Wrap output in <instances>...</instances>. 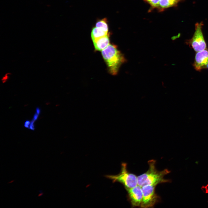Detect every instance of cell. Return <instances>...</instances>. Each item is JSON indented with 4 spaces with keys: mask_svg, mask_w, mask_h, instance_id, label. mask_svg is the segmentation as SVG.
I'll return each instance as SVG.
<instances>
[{
    "mask_svg": "<svg viewBox=\"0 0 208 208\" xmlns=\"http://www.w3.org/2000/svg\"><path fill=\"white\" fill-rule=\"evenodd\" d=\"M155 161L151 160L148 161L149 168L145 173L137 177L138 184L141 187L146 185L156 186L162 183L170 182V180L164 179V176L170 173V171L166 169L158 171L155 166Z\"/></svg>",
    "mask_w": 208,
    "mask_h": 208,
    "instance_id": "obj_1",
    "label": "cell"
},
{
    "mask_svg": "<svg viewBox=\"0 0 208 208\" xmlns=\"http://www.w3.org/2000/svg\"><path fill=\"white\" fill-rule=\"evenodd\" d=\"M102 55L112 74H117L125 59L116 46L109 44L102 51Z\"/></svg>",
    "mask_w": 208,
    "mask_h": 208,
    "instance_id": "obj_2",
    "label": "cell"
},
{
    "mask_svg": "<svg viewBox=\"0 0 208 208\" xmlns=\"http://www.w3.org/2000/svg\"><path fill=\"white\" fill-rule=\"evenodd\" d=\"M121 166V172L119 174L115 175H108L107 177L114 181L122 183L125 188H132L138 185L137 177L128 172L125 163H122Z\"/></svg>",
    "mask_w": 208,
    "mask_h": 208,
    "instance_id": "obj_3",
    "label": "cell"
},
{
    "mask_svg": "<svg viewBox=\"0 0 208 208\" xmlns=\"http://www.w3.org/2000/svg\"><path fill=\"white\" fill-rule=\"evenodd\" d=\"M203 25L202 22L196 23L195 25V31L192 37L186 42L187 44L197 52L205 49L207 47L202 30Z\"/></svg>",
    "mask_w": 208,
    "mask_h": 208,
    "instance_id": "obj_4",
    "label": "cell"
},
{
    "mask_svg": "<svg viewBox=\"0 0 208 208\" xmlns=\"http://www.w3.org/2000/svg\"><path fill=\"white\" fill-rule=\"evenodd\" d=\"M156 186L146 185L141 187L143 198L140 205L142 208L152 207L157 202L158 196L155 193Z\"/></svg>",
    "mask_w": 208,
    "mask_h": 208,
    "instance_id": "obj_5",
    "label": "cell"
},
{
    "mask_svg": "<svg viewBox=\"0 0 208 208\" xmlns=\"http://www.w3.org/2000/svg\"><path fill=\"white\" fill-rule=\"evenodd\" d=\"M125 189L127 192L132 206H140L143 198L141 187L138 185L132 188Z\"/></svg>",
    "mask_w": 208,
    "mask_h": 208,
    "instance_id": "obj_6",
    "label": "cell"
},
{
    "mask_svg": "<svg viewBox=\"0 0 208 208\" xmlns=\"http://www.w3.org/2000/svg\"><path fill=\"white\" fill-rule=\"evenodd\" d=\"M208 63V49L198 52L196 54L193 65L194 69L200 71L203 69L207 68Z\"/></svg>",
    "mask_w": 208,
    "mask_h": 208,
    "instance_id": "obj_7",
    "label": "cell"
},
{
    "mask_svg": "<svg viewBox=\"0 0 208 208\" xmlns=\"http://www.w3.org/2000/svg\"><path fill=\"white\" fill-rule=\"evenodd\" d=\"M93 42L96 50L102 51L109 44V35L96 39L93 41Z\"/></svg>",
    "mask_w": 208,
    "mask_h": 208,
    "instance_id": "obj_8",
    "label": "cell"
},
{
    "mask_svg": "<svg viewBox=\"0 0 208 208\" xmlns=\"http://www.w3.org/2000/svg\"><path fill=\"white\" fill-rule=\"evenodd\" d=\"M182 0H160L157 8L159 12L164 11L165 9L172 7H175Z\"/></svg>",
    "mask_w": 208,
    "mask_h": 208,
    "instance_id": "obj_9",
    "label": "cell"
},
{
    "mask_svg": "<svg viewBox=\"0 0 208 208\" xmlns=\"http://www.w3.org/2000/svg\"><path fill=\"white\" fill-rule=\"evenodd\" d=\"M107 35H108V33L96 27L92 29L91 33V37L93 41Z\"/></svg>",
    "mask_w": 208,
    "mask_h": 208,
    "instance_id": "obj_10",
    "label": "cell"
},
{
    "mask_svg": "<svg viewBox=\"0 0 208 208\" xmlns=\"http://www.w3.org/2000/svg\"><path fill=\"white\" fill-rule=\"evenodd\" d=\"M96 27L108 33V26L106 18H104L98 21L96 23Z\"/></svg>",
    "mask_w": 208,
    "mask_h": 208,
    "instance_id": "obj_11",
    "label": "cell"
},
{
    "mask_svg": "<svg viewBox=\"0 0 208 208\" xmlns=\"http://www.w3.org/2000/svg\"><path fill=\"white\" fill-rule=\"evenodd\" d=\"M150 5L151 10L158 8L160 0H143Z\"/></svg>",
    "mask_w": 208,
    "mask_h": 208,
    "instance_id": "obj_12",
    "label": "cell"
},
{
    "mask_svg": "<svg viewBox=\"0 0 208 208\" xmlns=\"http://www.w3.org/2000/svg\"><path fill=\"white\" fill-rule=\"evenodd\" d=\"M11 73H5L2 77L1 80L2 83H3L6 82L9 79Z\"/></svg>",
    "mask_w": 208,
    "mask_h": 208,
    "instance_id": "obj_13",
    "label": "cell"
},
{
    "mask_svg": "<svg viewBox=\"0 0 208 208\" xmlns=\"http://www.w3.org/2000/svg\"><path fill=\"white\" fill-rule=\"evenodd\" d=\"M35 121L33 119L31 120V123L29 125V129L31 130L34 131L35 129L34 122Z\"/></svg>",
    "mask_w": 208,
    "mask_h": 208,
    "instance_id": "obj_14",
    "label": "cell"
},
{
    "mask_svg": "<svg viewBox=\"0 0 208 208\" xmlns=\"http://www.w3.org/2000/svg\"><path fill=\"white\" fill-rule=\"evenodd\" d=\"M31 123V121L28 120H26L24 124V126L25 127L29 129V125H30Z\"/></svg>",
    "mask_w": 208,
    "mask_h": 208,
    "instance_id": "obj_15",
    "label": "cell"
},
{
    "mask_svg": "<svg viewBox=\"0 0 208 208\" xmlns=\"http://www.w3.org/2000/svg\"><path fill=\"white\" fill-rule=\"evenodd\" d=\"M39 115H38L36 112L34 114L33 116V119L35 121L37 120L38 119L39 117Z\"/></svg>",
    "mask_w": 208,
    "mask_h": 208,
    "instance_id": "obj_16",
    "label": "cell"
},
{
    "mask_svg": "<svg viewBox=\"0 0 208 208\" xmlns=\"http://www.w3.org/2000/svg\"><path fill=\"white\" fill-rule=\"evenodd\" d=\"M36 113L39 115L40 114L41 112L40 109L39 107H37L36 109Z\"/></svg>",
    "mask_w": 208,
    "mask_h": 208,
    "instance_id": "obj_17",
    "label": "cell"
},
{
    "mask_svg": "<svg viewBox=\"0 0 208 208\" xmlns=\"http://www.w3.org/2000/svg\"><path fill=\"white\" fill-rule=\"evenodd\" d=\"M39 192H40V194H38V197H39V196H42V195H43V193L42 192V190H40V191H39Z\"/></svg>",
    "mask_w": 208,
    "mask_h": 208,
    "instance_id": "obj_18",
    "label": "cell"
},
{
    "mask_svg": "<svg viewBox=\"0 0 208 208\" xmlns=\"http://www.w3.org/2000/svg\"><path fill=\"white\" fill-rule=\"evenodd\" d=\"M13 181H11L10 182H9V183H11V182H12Z\"/></svg>",
    "mask_w": 208,
    "mask_h": 208,
    "instance_id": "obj_19",
    "label": "cell"
},
{
    "mask_svg": "<svg viewBox=\"0 0 208 208\" xmlns=\"http://www.w3.org/2000/svg\"><path fill=\"white\" fill-rule=\"evenodd\" d=\"M207 68H208V64H207Z\"/></svg>",
    "mask_w": 208,
    "mask_h": 208,
    "instance_id": "obj_20",
    "label": "cell"
}]
</instances>
